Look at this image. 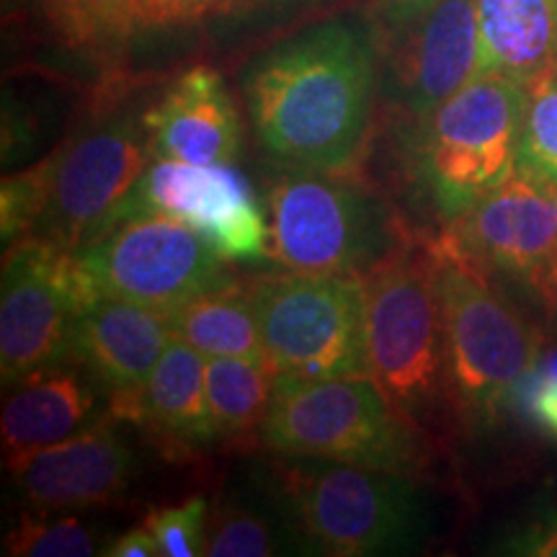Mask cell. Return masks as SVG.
Masks as SVG:
<instances>
[{"mask_svg": "<svg viewBox=\"0 0 557 557\" xmlns=\"http://www.w3.org/2000/svg\"><path fill=\"white\" fill-rule=\"evenodd\" d=\"M101 395H107L75 361L41 369L11 387L0 416L5 462L65 442L99 421Z\"/></svg>", "mask_w": 557, "mask_h": 557, "instance_id": "ac0fdd59", "label": "cell"}, {"mask_svg": "<svg viewBox=\"0 0 557 557\" xmlns=\"http://www.w3.org/2000/svg\"><path fill=\"white\" fill-rule=\"evenodd\" d=\"M521 398L527 400L532 421L557 438V374L534 369L532 377L521 387Z\"/></svg>", "mask_w": 557, "mask_h": 557, "instance_id": "f546056e", "label": "cell"}, {"mask_svg": "<svg viewBox=\"0 0 557 557\" xmlns=\"http://www.w3.org/2000/svg\"><path fill=\"white\" fill-rule=\"evenodd\" d=\"M137 29V0H83V45H116Z\"/></svg>", "mask_w": 557, "mask_h": 557, "instance_id": "83f0119b", "label": "cell"}, {"mask_svg": "<svg viewBox=\"0 0 557 557\" xmlns=\"http://www.w3.org/2000/svg\"><path fill=\"white\" fill-rule=\"evenodd\" d=\"M173 336L212 357H238L250 361H263V344L250 302L246 282H230L225 287L205 292L176 308L165 310Z\"/></svg>", "mask_w": 557, "mask_h": 557, "instance_id": "44dd1931", "label": "cell"}, {"mask_svg": "<svg viewBox=\"0 0 557 557\" xmlns=\"http://www.w3.org/2000/svg\"><path fill=\"white\" fill-rule=\"evenodd\" d=\"M137 214H165L184 222L222 261L271 259L269 209H263L250 181L230 165H194L156 156L124 201L114 227Z\"/></svg>", "mask_w": 557, "mask_h": 557, "instance_id": "7c38bea8", "label": "cell"}, {"mask_svg": "<svg viewBox=\"0 0 557 557\" xmlns=\"http://www.w3.org/2000/svg\"><path fill=\"white\" fill-rule=\"evenodd\" d=\"M274 382L276 374L263 361L207 359V403L218 442L240 449L261 444Z\"/></svg>", "mask_w": 557, "mask_h": 557, "instance_id": "7402d4cb", "label": "cell"}, {"mask_svg": "<svg viewBox=\"0 0 557 557\" xmlns=\"http://www.w3.org/2000/svg\"><path fill=\"white\" fill-rule=\"evenodd\" d=\"M163 557L207 555L209 506L205 496H189L181 504L163 506L145 517Z\"/></svg>", "mask_w": 557, "mask_h": 557, "instance_id": "484cf974", "label": "cell"}, {"mask_svg": "<svg viewBox=\"0 0 557 557\" xmlns=\"http://www.w3.org/2000/svg\"><path fill=\"white\" fill-rule=\"evenodd\" d=\"M109 413L65 442L26 455L5 468L37 511L116 504L137 478V457L116 434Z\"/></svg>", "mask_w": 557, "mask_h": 557, "instance_id": "9a60e30c", "label": "cell"}, {"mask_svg": "<svg viewBox=\"0 0 557 557\" xmlns=\"http://www.w3.org/2000/svg\"><path fill=\"white\" fill-rule=\"evenodd\" d=\"M436 3L438 0H377V9L393 29L403 32L421 16H426Z\"/></svg>", "mask_w": 557, "mask_h": 557, "instance_id": "d6a6232c", "label": "cell"}, {"mask_svg": "<svg viewBox=\"0 0 557 557\" xmlns=\"http://www.w3.org/2000/svg\"><path fill=\"white\" fill-rule=\"evenodd\" d=\"M3 553L11 557H88L101 555V549L99 537L86 521L34 508L21 513L5 534Z\"/></svg>", "mask_w": 557, "mask_h": 557, "instance_id": "d4e9b609", "label": "cell"}, {"mask_svg": "<svg viewBox=\"0 0 557 557\" xmlns=\"http://www.w3.org/2000/svg\"><path fill=\"white\" fill-rule=\"evenodd\" d=\"M534 289L540 292V297L545 299L549 310H557V253L549 259V263L542 269V274L534 278Z\"/></svg>", "mask_w": 557, "mask_h": 557, "instance_id": "e575fe53", "label": "cell"}, {"mask_svg": "<svg viewBox=\"0 0 557 557\" xmlns=\"http://www.w3.org/2000/svg\"><path fill=\"white\" fill-rule=\"evenodd\" d=\"M545 369H547V372H553V374H557V354H555V357H553V359H549V361H547V367H545Z\"/></svg>", "mask_w": 557, "mask_h": 557, "instance_id": "8d00e7d4", "label": "cell"}, {"mask_svg": "<svg viewBox=\"0 0 557 557\" xmlns=\"http://www.w3.org/2000/svg\"><path fill=\"white\" fill-rule=\"evenodd\" d=\"M444 235L485 271L534 284L557 253V207L545 186L517 171L444 225Z\"/></svg>", "mask_w": 557, "mask_h": 557, "instance_id": "5bb4252c", "label": "cell"}, {"mask_svg": "<svg viewBox=\"0 0 557 557\" xmlns=\"http://www.w3.org/2000/svg\"><path fill=\"white\" fill-rule=\"evenodd\" d=\"M39 3L73 45H83V0H39Z\"/></svg>", "mask_w": 557, "mask_h": 557, "instance_id": "1f68e13d", "label": "cell"}, {"mask_svg": "<svg viewBox=\"0 0 557 557\" xmlns=\"http://www.w3.org/2000/svg\"><path fill=\"white\" fill-rule=\"evenodd\" d=\"M171 336L165 310L96 295L75 315L67 361L81 364L99 382L111 418L132 423Z\"/></svg>", "mask_w": 557, "mask_h": 557, "instance_id": "4fadbf2b", "label": "cell"}, {"mask_svg": "<svg viewBox=\"0 0 557 557\" xmlns=\"http://www.w3.org/2000/svg\"><path fill=\"white\" fill-rule=\"evenodd\" d=\"M220 9L222 0H137V29L191 24Z\"/></svg>", "mask_w": 557, "mask_h": 557, "instance_id": "f1b7e54d", "label": "cell"}, {"mask_svg": "<svg viewBox=\"0 0 557 557\" xmlns=\"http://www.w3.org/2000/svg\"><path fill=\"white\" fill-rule=\"evenodd\" d=\"M447 348L451 410L465 423L498 421L540 364L542 338L487 271L447 235L429 240Z\"/></svg>", "mask_w": 557, "mask_h": 557, "instance_id": "7a4b0ae2", "label": "cell"}, {"mask_svg": "<svg viewBox=\"0 0 557 557\" xmlns=\"http://www.w3.org/2000/svg\"><path fill=\"white\" fill-rule=\"evenodd\" d=\"M259 318L263 359L274 374L369 377L361 276L289 274L246 282Z\"/></svg>", "mask_w": 557, "mask_h": 557, "instance_id": "ba28073f", "label": "cell"}, {"mask_svg": "<svg viewBox=\"0 0 557 557\" xmlns=\"http://www.w3.org/2000/svg\"><path fill=\"white\" fill-rule=\"evenodd\" d=\"M549 197H553V201H555V207H557V184L555 186H549Z\"/></svg>", "mask_w": 557, "mask_h": 557, "instance_id": "74e56055", "label": "cell"}, {"mask_svg": "<svg viewBox=\"0 0 557 557\" xmlns=\"http://www.w3.org/2000/svg\"><path fill=\"white\" fill-rule=\"evenodd\" d=\"M47 205V173L45 165L3 178L0 191V225H3L5 246L34 233Z\"/></svg>", "mask_w": 557, "mask_h": 557, "instance_id": "4316f807", "label": "cell"}, {"mask_svg": "<svg viewBox=\"0 0 557 557\" xmlns=\"http://www.w3.org/2000/svg\"><path fill=\"white\" fill-rule=\"evenodd\" d=\"M403 32L398 96L418 122L480 75L478 0H438Z\"/></svg>", "mask_w": 557, "mask_h": 557, "instance_id": "2e32d148", "label": "cell"}, {"mask_svg": "<svg viewBox=\"0 0 557 557\" xmlns=\"http://www.w3.org/2000/svg\"><path fill=\"white\" fill-rule=\"evenodd\" d=\"M513 553L532 555V557H557V521L534 527L532 532L517 540Z\"/></svg>", "mask_w": 557, "mask_h": 557, "instance_id": "836d02e7", "label": "cell"}, {"mask_svg": "<svg viewBox=\"0 0 557 557\" xmlns=\"http://www.w3.org/2000/svg\"><path fill=\"white\" fill-rule=\"evenodd\" d=\"M367 305L369 377L418 434L451 408L447 348L429 243L406 246L361 276Z\"/></svg>", "mask_w": 557, "mask_h": 557, "instance_id": "3957f363", "label": "cell"}, {"mask_svg": "<svg viewBox=\"0 0 557 557\" xmlns=\"http://www.w3.org/2000/svg\"><path fill=\"white\" fill-rule=\"evenodd\" d=\"M256 0H222V9L220 11H238L240 5H250Z\"/></svg>", "mask_w": 557, "mask_h": 557, "instance_id": "d590c367", "label": "cell"}, {"mask_svg": "<svg viewBox=\"0 0 557 557\" xmlns=\"http://www.w3.org/2000/svg\"><path fill=\"white\" fill-rule=\"evenodd\" d=\"M94 297L75 253L37 235L11 243L0 282L3 387L67 361L75 315Z\"/></svg>", "mask_w": 557, "mask_h": 557, "instance_id": "30bf717a", "label": "cell"}, {"mask_svg": "<svg viewBox=\"0 0 557 557\" xmlns=\"http://www.w3.org/2000/svg\"><path fill=\"white\" fill-rule=\"evenodd\" d=\"M101 555L109 557H156L160 555L158 542L152 537V532L148 529V524H137L132 527L129 532H124L122 537H116L111 545L103 549Z\"/></svg>", "mask_w": 557, "mask_h": 557, "instance_id": "4dcf8cb0", "label": "cell"}, {"mask_svg": "<svg viewBox=\"0 0 557 557\" xmlns=\"http://www.w3.org/2000/svg\"><path fill=\"white\" fill-rule=\"evenodd\" d=\"M524 83L480 73L418 120L413 176L444 225L517 173Z\"/></svg>", "mask_w": 557, "mask_h": 557, "instance_id": "8992f818", "label": "cell"}, {"mask_svg": "<svg viewBox=\"0 0 557 557\" xmlns=\"http://www.w3.org/2000/svg\"><path fill=\"white\" fill-rule=\"evenodd\" d=\"M156 158L145 116L99 122L47 158V205L32 235L78 253L103 238Z\"/></svg>", "mask_w": 557, "mask_h": 557, "instance_id": "9c48e42d", "label": "cell"}, {"mask_svg": "<svg viewBox=\"0 0 557 557\" xmlns=\"http://www.w3.org/2000/svg\"><path fill=\"white\" fill-rule=\"evenodd\" d=\"M269 256L289 271L364 276L410 246L385 199L346 173L284 165L267 191Z\"/></svg>", "mask_w": 557, "mask_h": 557, "instance_id": "277c9868", "label": "cell"}, {"mask_svg": "<svg viewBox=\"0 0 557 557\" xmlns=\"http://www.w3.org/2000/svg\"><path fill=\"white\" fill-rule=\"evenodd\" d=\"M143 116L158 158L230 165L240 156L238 109L212 67L186 70Z\"/></svg>", "mask_w": 557, "mask_h": 557, "instance_id": "e0dca14e", "label": "cell"}, {"mask_svg": "<svg viewBox=\"0 0 557 557\" xmlns=\"http://www.w3.org/2000/svg\"><path fill=\"white\" fill-rule=\"evenodd\" d=\"M519 173L537 184H557V73L540 75L524 86L519 135Z\"/></svg>", "mask_w": 557, "mask_h": 557, "instance_id": "cb8c5ba5", "label": "cell"}, {"mask_svg": "<svg viewBox=\"0 0 557 557\" xmlns=\"http://www.w3.org/2000/svg\"><path fill=\"white\" fill-rule=\"evenodd\" d=\"M555 73H557V67H555Z\"/></svg>", "mask_w": 557, "mask_h": 557, "instance_id": "f35d334b", "label": "cell"}, {"mask_svg": "<svg viewBox=\"0 0 557 557\" xmlns=\"http://www.w3.org/2000/svg\"><path fill=\"white\" fill-rule=\"evenodd\" d=\"M274 478L302 540L323 555L398 553L426 529V511L410 472L276 455Z\"/></svg>", "mask_w": 557, "mask_h": 557, "instance_id": "5b68a950", "label": "cell"}, {"mask_svg": "<svg viewBox=\"0 0 557 557\" xmlns=\"http://www.w3.org/2000/svg\"><path fill=\"white\" fill-rule=\"evenodd\" d=\"M243 96L259 145L292 169L348 173L364 152L374 103L367 34L333 18L250 62Z\"/></svg>", "mask_w": 557, "mask_h": 557, "instance_id": "6da1fadb", "label": "cell"}, {"mask_svg": "<svg viewBox=\"0 0 557 557\" xmlns=\"http://www.w3.org/2000/svg\"><path fill=\"white\" fill-rule=\"evenodd\" d=\"M94 295L171 310L233 282L225 263L184 222L137 214L75 253Z\"/></svg>", "mask_w": 557, "mask_h": 557, "instance_id": "8fae6325", "label": "cell"}, {"mask_svg": "<svg viewBox=\"0 0 557 557\" xmlns=\"http://www.w3.org/2000/svg\"><path fill=\"white\" fill-rule=\"evenodd\" d=\"M171 459L191 457L218 442L207 403V357L171 336L139 398L135 421Z\"/></svg>", "mask_w": 557, "mask_h": 557, "instance_id": "d6986e66", "label": "cell"}, {"mask_svg": "<svg viewBox=\"0 0 557 557\" xmlns=\"http://www.w3.org/2000/svg\"><path fill=\"white\" fill-rule=\"evenodd\" d=\"M261 444L282 457L336 459L410 475L423 459V436L395 413L367 374H276Z\"/></svg>", "mask_w": 557, "mask_h": 557, "instance_id": "52a82bcc", "label": "cell"}, {"mask_svg": "<svg viewBox=\"0 0 557 557\" xmlns=\"http://www.w3.org/2000/svg\"><path fill=\"white\" fill-rule=\"evenodd\" d=\"M480 73L517 83L557 67V0H478Z\"/></svg>", "mask_w": 557, "mask_h": 557, "instance_id": "ffe728a7", "label": "cell"}, {"mask_svg": "<svg viewBox=\"0 0 557 557\" xmlns=\"http://www.w3.org/2000/svg\"><path fill=\"white\" fill-rule=\"evenodd\" d=\"M299 529L284 527L263 508L246 504L240 496L222 500L209 517L207 555L209 557H271L295 553L302 537Z\"/></svg>", "mask_w": 557, "mask_h": 557, "instance_id": "603a6c76", "label": "cell"}]
</instances>
